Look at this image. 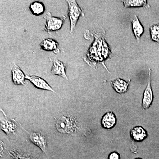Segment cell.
Here are the masks:
<instances>
[{
    "mask_svg": "<svg viewBox=\"0 0 159 159\" xmlns=\"http://www.w3.org/2000/svg\"><path fill=\"white\" fill-rule=\"evenodd\" d=\"M68 5V16L70 24L71 34L74 32L79 17L84 16V14L82 9L76 1H67Z\"/></svg>",
    "mask_w": 159,
    "mask_h": 159,
    "instance_id": "1",
    "label": "cell"
},
{
    "mask_svg": "<svg viewBox=\"0 0 159 159\" xmlns=\"http://www.w3.org/2000/svg\"><path fill=\"white\" fill-rule=\"evenodd\" d=\"M150 32L152 40L159 43V23L151 26Z\"/></svg>",
    "mask_w": 159,
    "mask_h": 159,
    "instance_id": "17",
    "label": "cell"
},
{
    "mask_svg": "<svg viewBox=\"0 0 159 159\" xmlns=\"http://www.w3.org/2000/svg\"><path fill=\"white\" fill-rule=\"evenodd\" d=\"M29 9L32 14L38 16L43 14L45 7L43 3L39 1L33 2L29 6Z\"/></svg>",
    "mask_w": 159,
    "mask_h": 159,
    "instance_id": "15",
    "label": "cell"
},
{
    "mask_svg": "<svg viewBox=\"0 0 159 159\" xmlns=\"http://www.w3.org/2000/svg\"><path fill=\"white\" fill-rule=\"evenodd\" d=\"M40 48L43 51H54L55 53H58V43L56 40L51 39H44L40 43Z\"/></svg>",
    "mask_w": 159,
    "mask_h": 159,
    "instance_id": "13",
    "label": "cell"
},
{
    "mask_svg": "<svg viewBox=\"0 0 159 159\" xmlns=\"http://www.w3.org/2000/svg\"><path fill=\"white\" fill-rule=\"evenodd\" d=\"M29 139L33 144L39 147L43 152L47 153V139L46 137L39 133L27 131Z\"/></svg>",
    "mask_w": 159,
    "mask_h": 159,
    "instance_id": "5",
    "label": "cell"
},
{
    "mask_svg": "<svg viewBox=\"0 0 159 159\" xmlns=\"http://www.w3.org/2000/svg\"><path fill=\"white\" fill-rule=\"evenodd\" d=\"M25 78L38 89L55 93V91L51 88V86L46 82V80L41 77L27 74L26 75Z\"/></svg>",
    "mask_w": 159,
    "mask_h": 159,
    "instance_id": "7",
    "label": "cell"
},
{
    "mask_svg": "<svg viewBox=\"0 0 159 159\" xmlns=\"http://www.w3.org/2000/svg\"><path fill=\"white\" fill-rule=\"evenodd\" d=\"M116 123V117L112 112L108 111L106 113L101 119V125L106 129H111L115 127Z\"/></svg>",
    "mask_w": 159,
    "mask_h": 159,
    "instance_id": "9",
    "label": "cell"
},
{
    "mask_svg": "<svg viewBox=\"0 0 159 159\" xmlns=\"http://www.w3.org/2000/svg\"><path fill=\"white\" fill-rule=\"evenodd\" d=\"M11 73L12 81L15 85H25L26 76L17 65L14 64L11 69Z\"/></svg>",
    "mask_w": 159,
    "mask_h": 159,
    "instance_id": "11",
    "label": "cell"
},
{
    "mask_svg": "<svg viewBox=\"0 0 159 159\" xmlns=\"http://www.w3.org/2000/svg\"><path fill=\"white\" fill-rule=\"evenodd\" d=\"M111 84L115 91L119 94H123L128 90L129 83L121 78H117L111 81Z\"/></svg>",
    "mask_w": 159,
    "mask_h": 159,
    "instance_id": "12",
    "label": "cell"
},
{
    "mask_svg": "<svg viewBox=\"0 0 159 159\" xmlns=\"http://www.w3.org/2000/svg\"><path fill=\"white\" fill-rule=\"evenodd\" d=\"M151 73V70L149 69L148 82L144 91L142 100V108L145 110L148 109L150 107L151 105L152 104L154 99L153 91L150 82Z\"/></svg>",
    "mask_w": 159,
    "mask_h": 159,
    "instance_id": "4",
    "label": "cell"
},
{
    "mask_svg": "<svg viewBox=\"0 0 159 159\" xmlns=\"http://www.w3.org/2000/svg\"><path fill=\"white\" fill-rule=\"evenodd\" d=\"M132 27L136 38L139 41L141 35L144 32V28L137 16L135 15L131 20Z\"/></svg>",
    "mask_w": 159,
    "mask_h": 159,
    "instance_id": "14",
    "label": "cell"
},
{
    "mask_svg": "<svg viewBox=\"0 0 159 159\" xmlns=\"http://www.w3.org/2000/svg\"><path fill=\"white\" fill-rule=\"evenodd\" d=\"M108 159H121V156L118 152L114 151L109 155Z\"/></svg>",
    "mask_w": 159,
    "mask_h": 159,
    "instance_id": "19",
    "label": "cell"
},
{
    "mask_svg": "<svg viewBox=\"0 0 159 159\" xmlns=\"http://www.w3.org/2000/svg\"><path fill=\"white\" fill-rule=\"evenodd\" d=\"M125 8H130V7H145V8H149L150 6L148 5L147 1L145 0H129V1H122Z\"/></svg>",
    "mask_w": 159,
    "mask_h": 159,
    "instance_id": "16",
    "label": "cell"
},
{
    "mask_svg": "<svg viewBox=\"0 0 159 159\" xmlns=\"http://www.w3.org/2000/svg\"><path fill=\"white\" fill-rule=\"evenodd\" d=\"M1 111V129L8 135L14 133L17 127L16 125L7 118L2 110Z\"/></svg>",
    "mask_w": 159,
    "mask_h": 159,
    "instance_id": "6",
    "label": "cell"
},
{
    "mask_svg": "<svg viewBox=\"0 0 159 159\" xmlns=\"http://www.w3.org/2000/svg\"><path fill=\"white\" fill-rule=\"evenodd\" d=\"M134 159H143L141 158H135Z\"/></svg>",
    "mask_w": 159,
    "mask_h": 159,
    "instance_id": "20",
    "label": "cell"
},
{
    "mask_svg": "<svg viewBox=\"0 0 159 159\" xmlns=\"http://www.w3.org/2000/svg\"><path fill=\"white\" fill-rule=\"evenodd\" d=\"M130 136L136 142H141L148 137V133L145 129L141 126H136L131 129Z\"/></svg>",
    "mask_w": 159,
    "mask_h": 159,
    "instance_id": "10",
    "label": "cell"
},
{
    "mask_svg": "<svg viewBox=\"0 0 159 159\" xmlns=\"http://www.w3.org/2000/svg\"><path fill=\"white\" fill-rule=\"evenodd\" d=\"M9 153L11 159H35L30 156L20 153L16 151H11Z\"/></svg>",
    "mask_w": 159,
    "mask_h": 159,
    "instance_id": "18",
    "label": "cell"
},
{
    "mask_svg": "<svg viewBox=\"0 0 159 159\" xmlns=\"http://www.w3.org/2000/svg\"><path fill=\"white\" fill-rule=\"evenodd\" d=\"M51 60L53 62L51 73L54 75H57L66 79H68L66 74V68L63 63L57 59L56 57H53Z\"/></svg>",
    "mask_w": 159,
    "mask_h": 159,
    "instance_id": "8",
    "label": "cell"
},
{
    "mask_svg": "<svg viewBox=\"0 0 159 159\" xmlns=\"http://www.w3.org/2000/svg\"><path fill=\"white\" fill-rule=\"evenodd\" d=\"M44 18L46 21L45 24V31L50 32L59 30L61 29L66 20L64 16L63 17H54L50 12H48L45 16Z\"/></svg>",
    "mask_w": 159,
    "mask_h": 159,
    "instance_id": "3",
    "label": "cell"
},
{
    "mask_svg": "<svg viewBox=\"0 0 159 159\" xmlns=\"http://www.w3.org/2000/svg\"><path fill=\"white\" fill-rule=\"evenodd\" d=\"M57 130L64 134H70L76 130L77 123L73 117L62 116L57 119L56 123Z\"/></svg>",
    "mask_w": 159,
    "mask_h": 159,
    "instance_id": "2",
    "label": "cell"
}]
</instances>
